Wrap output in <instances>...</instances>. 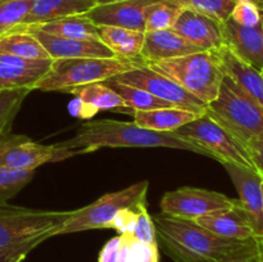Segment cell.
<instances>
[{"mask_svg":"<svg viewBox=\"0 0 263 262\" xmlns=\"http://www.w3.org/2000/svg\"><path fill=\"white\" fill-rule=\"evenodd\" d=\"M157 241L175 262H225L258 249V239L234 240L215 235L194 221L158 213L153 217Z\"/></svg>","mask_w":263,"mask_h":262,"instance_id":"cell-1","label":"cell"},{"mask_svg":"<svg viewBox=\"0 0 263 262\" xmlns=\"http://www.w3.org/2000/svg\"><path fill=\"white\" fill-rule=\"evenodd\" d=\"M59 146L77 154L91 153L100 148H171L205 156L199 146L184 140L174 133L148 130L135 122L116 120L86 121L71 139L58 143Z\"/></svg>","mask_w":263,"mask_h":262,"instance_id":"cell-2","label":"cell"},{"mask_svg":"<svg viewBox=\"0 0 263 262\" xmlns=\"http://www.w3.org/2000/svg\"><path fill=\"white\" fill-rule=\"evenodd\" d=\"M71 212L0 204V257L22 262L39 244L58 235Z\"/></svg>","mask_w":263,"mask_h":262,"instance_id":"cell-3","label":"cell"},{"mask_svg":"<svg viewBox=\"0 0 263 262\" xmlns=\"http://www.w3.org/2000/svg\"><path fill=\"white\" fill-rule=\"evenodd\" d=\"M144 64L136 58H66L54 59L50 69L33 85V90L64 91L91 82H103Z\"/></svg>","mask_w":263,"mask_h":262,"instance_id":"cell-4","label":"cell"},{"mask_svg":"<svg viewBox=\"0 0 263 262\" xmlns=\"http://www.w3.org/2000/svg\"><path fill=\"white\" fill-rule=\"evenodd\" d=\"M205 115L244 146L254 139L263 138V108L226 74L218 95L207 105Z\"/></svg>","mask_w":263,"mask_h":262,"instance_id":"cell-5","label":"cell"},{"mask_svg":"<svg viewBox=\"0 0 263 262\" xmlns=\"http://www.w3.org/2000/svg\"><path fill=\"white\" fill-rule=\"evenodd\" d=\"M144 66L171 79L207 105L216 99L225 77L216 51H197Z\"/></svg>","mask_w":263,"mask_h":262,"instance_id":"cell-6","label":"cell"},{"mask_svg":"<svg viewBox=\"0 0 263 262\" xmlns=\"http://www.w3.org/2000/svg\"><path fill=\"white\" fill-rule=\"evenodd\" d=\"M148 189V181H139L118 192L108 193L86 207L72 211L71 216L62 226L58 235L95 229H109L115 217L121 211L134 208L140 203L146 202Z\"/></svg>","mask_w":263,"mask_h":262,"instance_id":"cell-7","label":"cell"},{"mask_svg":"<svg viewBox=\"0 0 263 262\" xmlns=\"http://www.w3.org/2000/svg\"><path fill=\"white\" fill-rule=\"evenodd\" d=\"M174 134L199 146L205 153V157L217 159L221 164L233 163L256 171L246 146L205 113L179 127Z\"/></svg>","mask_w":263,"mask_h":262,"instance_id":"cell-8","label":"cell"},{"mask_svg":"<svg viewBox=\"0 0 263 262\" xmlns=\"http://www.w3.org/2000/svg\"><path fill=\"white\" fill-rule=\"evenodd\" d=\"M77 156L76 151L54 145H44L22 135L0 136V166L15 170L35 171L51 162L64 161Z\"/></svg>","mask_w":263,"mask_h":262,"instance_id":"cell-9","label":"cell"},{"mask_svg":"<svg viewBox=\"0 0 263 262\" xmlns=\"http://www.w3.org/2000/svg\"><path fill=\"white\" fill-rule=\"evenodd\" d=\"M115 79L122 84L145 90V91L153 94L154 97L159 98L175 107L192 110L198 115H204L207 110V104H204L202 100L187 92L186 90L182 89L180 85H177L167 76L144 66V64H140L130 71L123 72V73L116 76Z\"/></svg>","mask_w":263,"mask_h":262,"instance_id":"cell-10","label":"cell"},{"mask_svg":"<svg viewBox=\"0 0 263 262\" xmlns=\"http://www.w3.org/2000/svg\"><path fill=\"white\" fill-rule=\"evenodd\" d=\"M235 202L236 199L229 198L222 193L200 188L182 186L167 192L162 197L159 205L163 215L194 221L202 216L231 207Z\"/></svg>","mask_w":263,"mask_h":262,"instance_id":"cell-11","label":"cell"},{"mask_svg":"<svg viewBox=\"0 0 263 262\" xmlns=\"http://www.w3.org/2000/svg\"><path fill=\"white\" fill-rule=\"evenodd\" d=\"M159 0H125L98 4L85 13L95 26H113L145 32L148 8Z\"/></svg>","mask_w":263,"mask_h":262,"instance_id":"cell-12","label":"cell"},{"mask_svg":"<svg viewBox=\"0 0 263 262\" xmlns=\"http://www.w3.org/2000/svg\"><path fill=\"white\" fill-rule=\"evenodd\" d=\"M239 193V202L251 218L256 238H263L262 177L257 171L233 163H222Z\"/></svg>","mask_w":263,"mask_h":262,"instance_id":"cell-13","label":"cell"},{"mask_svg":"<svg viewBox=\"0 0 263 262\" xmlns=\"http://www.w3.org/2000/svg\"><path fill=\"white\" fill-rule=\"evenodd\" d=\"M172 30L200 51H216L225 45L221 23L193 10L182 9Z\"/></svg>","mask_w":263,"mask_h":262,"instance_id":"cell-14","label":"cell"},{"mask_svg":"<svg viewBox=\"0 0 263 262\" xmlns=\"http://www.w3.org/2000/svg\"><path fill=\"white\" fill-rule=\"evenodd\" d=\"M17 30H25L32 33L53 61L66 58H116L115 53L102 41L61 38L44 32L36 27H23Z\"/></svg>","mask_w":263,"mask_h":262,"instance_id":"cell-15","label":"cell"},{"mask_svg":"<svg viewBox=\"0 0 263 262\" xmlns=\"http://www.w3.org/2000/svg\"><path fill=\"white\" fill-rule=\"evenodd\" d=\"M53 61H31L0 51V91L28 89L50 69Z\"/></svg>","mask_w":263,"mask_h":262,"instance_id":"cell-16","label":"cell"},{"mask_svg":"<svg viewBox=\"0 0 263 262\" xmlns=\"http://www.w3.org/2000/svg\"><path fill=\"white\" fill-rule=\"evenodd\" d=\"M194 222L221 238L234 240H249L256 238L251 218L239 199H236L235 204L231 207L202 216L194 220Z\"/></svg>","mask_w":263,"mask_h":262,"instance_id":"cell-17","label":"cell"},{"mask_svg":"<svg viewBox=\"0 0 263 262\" xmlns=\"http://www.w3.org/2000/svg\"><path fill=\"white\" fill-rule=\"evenodd\" d=\"M221 30L226 46L257 69H263V22L247 27L229 18Z\"/></svg>","mask_w":263,"mask_h":262,"instance_id":"cell-18","label":"cell"},{"mask_svg":"<svg viewBox=\"0 0 263 262\" xmlns=\"http://www.w3.org/2000/svg\"><path fill=\"white\" fill-rule=\"evenodd\" d=\"M216 55L223 73L263 108V76L261 71L236 55L226 45L216 50Z\"/></svg>","mask_w":263,"mask_h":262,"instance_id":"cell-19","label":"cell"},{"mask_svg":"<svg viewBox=\"0 0 263 262\" xmlns=\"http://www.w3.org/2000/svg\"><path fill=\"white\" fill-rule=\"evenodd\" d=\"M197 51L200 50L187 43L182 36L171 28V30L145 32L140 57L144 61V64H149L179 58Z\"/></svg>","mask_w":263,"mask_h":262,"instance_id":"cell-20","label":"cell"},{"mask_svg":"<svg viewBox=\"0 0 263 262\" xmlns=\"http://www.w3.org/2000/svg\"><path fill=\"white\" fill-rule=\"evenodd\" d=\"M95 5V0H33L27 17L18 28L85 14Z\"/></svg>","mask_w":263,"mask_h":262,"instance_id":"cell-21","label":"cell"},{"mask_svg":"<svg viewBox=\"0 0 263 262\" xmlns=\"http://www.w3.org/2000/svg\"><path fill=\"white\" fill-rule=\"evenodd\" d=\"M133 116L134 122L140 127L161 133H174L203 115L179 107H166L153 110H136Z\"/></svg>","mask_w":263,"mask_h":262,"instance_id":"cell-22","label":"cell"},{"mask_svg":"<svg viewBox=\"0 0 263 262\" xmlns=\"http://www.w3.org/2000/svg\"><path fill=\"white\" fill-rule=\"evenodd\" d=\"M69 94L77 99L82 100L85 104L99 110H115V112L131 113L133 110L126 105L122 98L110 89L104 82H91V84L81 85L69 90ZM134 113V112H133Z\"/></svg>","mask_w":263,"mask_h":262,"instance_id":"cell-23","label":"cell"},{"mask_svg":"<svg viewBox=\"0 0 263 262\" xmlns=\"http://www.w3.org/2000/svg\"><path fill=\"white\" fill-rule=\"evenodd\" d=\"M100 41L121 58H136L140 57L144 45L145 32L128 30L113 26H99Z\"/></svg>","mask_w":263,"mask_h":262,"instance_id":"cell-24","label":"cell"},{"mask_svg":"<svg viewBox=\"0 0 263 262\" xmlns=\"http://www.w3.org/2000/svg\"><path fill=\"white\" fill-rule=\"evenodd\" d=\"M28 27H36L46 33H50V35L54 36H61V38L66 39L100 41L98 26H95L84 14L61 18V20H55L51 21V22L41 23V25L36 26H28Z\"/></svg>","mask_w":263,"mask_h":262,"instance_id":"cell-25","label":"cell"},{"mask_svg":"<svg viewBox=\"0 0 263 262\" xmlns=\"http://www.w3.org/2000/svg\"><path fill=\"white\" fill-rule=\"evenodd\" d=\"M0 51L31 61L51 59L40 41L25 30H13L0 35Z\"/></svg>","mask_w":263,"mask_h":262,"instance_id":"cell-26","label":"cell"},{"mask_svg":"<svg viewBox=\"0 0 263 262\" xmlns=\"http://www.w3.org/2000/svg\"><path fill=\"white\" fill-rule=\"evenodd\" d=\"M103 82H104L107 86H109L112 90H115V91L122 98L123 102L126 103V105H127L133 112H136V110H153L158 109V108L175 107V105L170 104V103L154 97L153 94L145 91V90L131 86V85L122 84V82L117 81L115 77L105 80V81Z\"/></svg>","mask_w":263,"mask_h":262,"instance_id":"cell-27","label":"cell"},{"mask_svg":"<svg viewBox=\"0 0 263 262\" xmlns=\"http://www.w3.org/2000/svg\"><path fill=\"white\" fill-rule=\"evenodd\" d=\"M181 9L193 10L221 23L230 18L235 2L233 0H168Z\"/></svg>","mask_w":263,"mask_h":262,"instance_id":"cell-28","label":"cell"},{"mask_svg":"<svg viewBox=\"0 0 263 262\" xmlns=\"http://www.w3.org/2000/svg\"><path fill=\"white\" fill-rule=\"evenodd\" d=\"M182 9L168 0H159L148 8L145 21V32L171 30L176 23Z\"/></svg>","mask_w":263,"mask_h":262,"instance_id":"cell-29","label":"cell"},{"mask_svg":"<svg viewBox=\"0 0 263 262\" xmlns=\"http://www.w3.org/2000/svg\"><path fill=\"white\" fill-rule=\"evenodd\" d=\"M32 3L33 0H0V35L20 27Z\"/></svg>","mask_w":263,"mask_h":262,"instance_id":"cell-30","label":"cell"},{"mask_svg":"<svg viewBox=\"0 0 263 262\" xmlns=\"http://www.w3.org/2000/svg\"><path fill=\"white\" fill-rule=\"evenodd\" d=\"M35 171L0 166V204L7 203L32 180Z\"/></svg>","mask_w":263,"mask_h":262,"instance_id":"cell-31","label":"cell"},{"mask_svg":"<svg viewBox=\"0 0 263 262\" xmlns=\"http://www.w3.org/2000/svg\"><path fill=\"white\" fill-rule=\"evenodd\" d=\"M31 92L28 89L5 90L0 91V134L4 135L9 130L13 118L17 115L21 104Z\"/></svg>","mask_w":263,"mask_h":262,"instance_id":"cell-32","label":"cell"},{"mask_svg":"<svg viewBox=\"0 0 263 262\" xmlns=\"http://www.w3.org/2000/svg\"><path fill=\"white\" fill-rule=\"evenodd\" d=\"M230 18L238 25L253 27L263 22V13L253 0H236Z\"/></svg>","mask_w":263,"mask_h":262,"instance_id":"cell-33","label":"cell"},{"mask_svg":"<svg viewBox=\"0 0 263 262\" xmlns=\"http://www.w3.org/2000/svg\"><path fill=\"white\" fill-rule=\"evenodd\" d=\"M131 236L136 239V240L143 241V243L158 244V241H157L156 225H154L153 217H152L151 213L146 210V202L139 207L138 218H136L135 228H134Z\"/></svg>","mask_w":263,"mask_h":262,"instance_id":"cell-34","label":"cell"},{"mask_svg":"<svg viewBox=\"0 0 263 262\" xmlns=\"http://www.w3.org/2000/svg\"><path fill=\"white\" fill-rule=\"evenodd\" d=\"M141 204L143 203H140V204L134 208H126V210L121 211L115 217L110 228L115 229L120 235H131L134 231V228H135L136 218H138L139 207Z\"/></svg>","mask_w":263,"mask_h":262,"instance_id":"cell-35","label":"cell"},{"mask_svg":"<svg viewBox=\"0 0 263 262\" xmlns=\"http://www.w3.org/2000/svg\"><path fill=\"white\" fill-rule=\"evenodd\" d=\"M246 148L249 156H251L252 162L254 164V169H256V171L261 175V177L263 179V138L254 139Z\"/></svg>","mask_w":263,"mask_h":262,"instance_id":"cell-36","label":"cell"},{"mask_svg":"<svg viewBox=\"0 0 263 262\" xmlns=\"http://www.w3.org/2000/svg\"><path fill=\"white\" fill-rule=\"evenodd\" d=\"M121 235L115 236L104 244L99 253L98 262H118V249H120Z\"/></svg>","mask_w":263,"mask_h":262,"instance_id":"cell-37","label":"cell"},{"mask_svg":"<svg viewBox=\"0 0 263 262\" xmlns=\"http://www.w3.org/2000/svg\"><path fill=\"white\" fill-rule=\"evenodd\" d=\"M68 109L72 115L81 118V120H91V118L98 113L94 108L85 104L82 100L77 99V98L68 105Z\"/></svg>","mask_w":263,"mask_h":262,"instance_id":"cell-38","label":"cell"},{"mask_svg":"<svg viewBox=\"0 0 263 262\" xmlns=\"http://www.w3.org/2000/svg\"><path fill=\"white\" fill-rule=\"evenodd\" d=\"M225 262H262V256H261V249H259V243H258V249L251 253L241 254V256L233 257V258L228 259Z\"/></svg>","mask_w":263,"mask_h":262,"instance_id":"cell-39","label":"cell"},{"mask_svg":"<svg viewBox=\"0 0 263 262\" xmlns=\"http://www.w3.org/2000/svg\"><path fill=\"white\" fill-rule=\"evenodd\" d=\"M115 2H125V0H95L98 4H108V3H115Z\"/></svg>","mask_w":263,"mask_h":262,"instance_id":"cell-40","label":"cell"},{"mask_svg":"<svg viewBox=\"0 0 263 262\" xmlns=\"http://www.w3.org/2000/svg\"><path fill=\"white\" fill-rule=\"evenodd\" d=\"M233 2H236V0H233ZM254 3H256L257 5H258V8L261 9V12L263 13V0H253Z\"/></svg>","mask_w":263,"mask_h":262,"instance_id":"cell-41","label":"cell"},{"mask_svg":"<svg viewBox=\"0 0 263 262\" xmlns=\"http://www.w3.org/2000/svg\"><path fill=\"white\" fill-rule=\"evenodd\" d=\"M258 239V238H257ZM258 243H259V247H261V251H262V253H263V238H259L258 239Z\"/></svg>","mask_w":263,"mask_h":262,"instance_id":"cell-42","label":"cell"},{"mask_svg":"<svg viewBox=\"0 0 263 262\" xmlns=\"http://www.w3.org/2000/svg\"><path fill=\"white\" fill-rule=\"evenodd\" d=\"M261 188H262V210H263V179H262V184H261Z\"/></svg>","mask_w":263,"mask_h":262,"instance_id":"cell-43","label":"cell"},{"mask_svg":"<svg viewBox=\"0 0 263 262\" xmlns=\"http://www.w3.org/2000/svg\"><path fill=\"white\" fill-rule=\"evenodd\" d=\"M0 262H9V261H8V259H5V258H3V257H0Z\"/></svg>","mask_w":263,"mask_h":262,"instance_id":"cell-44","label":"cell"},{"mask_svg":"<svg viewBox=\"0 0 263 262\" xmlns=\"http://www.w3.org/2000/svg\"><path fill=\"white\" fill-rule=\"evenodd\" d=\"M259 249H261V247H259ZM261 256H262V262H263V253H262V251H261Z\"/></svg>","mask_w":263,"mask_h":262,"instance_id":"cell-45","label":"cell"},{"mask_svg":"<svg viewBox=\"0 0 263 262\" xmlns=\"http://www.w3.org/2000/svg\"><path fill=\"white\" fill-rule=\"evenodd\" d=\"M261 73H262V76H263V69H261Z\"/></svg>","mask_w":263,"mask_h":262,"instance_id":"cell-46","label":"cell"},{"mask_svg":"<svg viewBox=\"0 0 263 262\" xmlns=\"http://www.w3.org/2000/svg\"><path fill=\"white\" fill-rule=\"evenodd\" d=\"M0 136H2V134H0Z\"/></svg>","mask_w":263,"mask_h":262,"instance_id":"cell-47","label":"cell"}]
</instances>
